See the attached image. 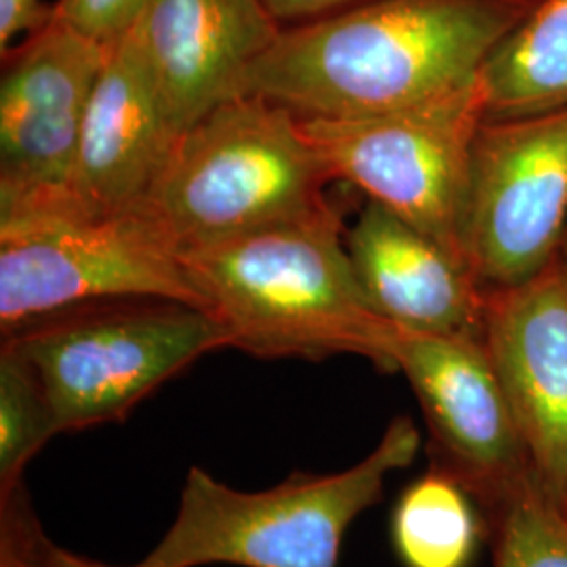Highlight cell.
<instances>
[{
	"label": "cell",
	"instance_id": "obj_1",
	"mask_svg": "<svg viewBox=\"0 0 567 567\" xmlns=\"http://www.w3.org/2000/svg\"><path fill=\"white\" fill-rule=\"evenodd\" d=\"M538 0H370L282 28L243 95L299 116L353 118L414 107L480 81L492 51Z\"/></svg>",
	"mask_w": 567,
	"mask_h": 567
},
{
	"label": "cell",
	"instance_id": "obj_2",
	"mask_svg": "<svg viewBox=\"0 0 567 567\" xmlns=\"http://www.w3.org/2000/svg\"><path fill=\"white\" fill-rule=\"evenodd\" d=\"M341 213L322 210L182 255L231 347L257 358L360 355L389 370L381 318L358 282Z\"/></svg>",
	"mask_w": 567,
	"mask_h": 567
},
{
	"label": "cell",
	"instance_id": "obj_3",
	"mask_svg": "<svg viewBox=\"0 0 567 567\" xmlns=\"http://www.w3.org/2000/svg\"><path fill=\"white\" fill-rule=\"evenodd\" d=\"M330 182L297 112L240 95L179 135L135 208L182 257L322 210Z\"/></svg>",
	"mask_w": 567,
	"mask_h": 567
},
{
	"label": "cell",
	"instance_id": "obj_4",
	"mask_svg": "<svg viewBox=\"0 0 567 567\" xmlns=\"http://www.w3.org/2000/svg\"><path fill=\"white\" fill-rule=\"evenodd\" d=\"M419 450V429L398 416L358 465L292 473L261 492L234 489L192 466L173 524L133 567H339L349 526L381 501L386 477L412 465Z\"/></svg>",
	"mask_w": 567,
	"mask_h": 567
},
{
	"label": "cell",
	"instance_id": "obj_5",
	"mask_svg": "<svg viewBox=\"0 0 567 567\" xmlns=\"http://www.w3.org/2000/svg\"><path fill=\"white\" fill-rule=\"evenodd\" d=\"M2 341L34 368L58 435L124 421L187 365L231 347L215 313L161 299L63 311Z\"/></svg>",
	"mask_w": 567,
	"mask_h": 567
},
{
	"label": "cell",
	"instance_id": "obj_6",
	"mask_svg": "<svg viewBox=\"0 0 567 567\" xmlns=\"http://www.w3.org/2000/svg\"><path fill=\"white\" fill-rule=\"evenodd\" d=\"M135 299L206 309L177 252L137 208L0 221L2 339L63 311Z\"/></svg>",
	"mask_w": 567,
	"mask_h": 567
},
{
	"label": "cell",
	"instance_id": "obj_7",
	"mask_svg": "<svg viewBox=\"0 0 567 567\" xmlns=\"http://www.w3.org/2000/svg\"><path fill=\"white\" fill-rule=\"evenodd\" d=\"M332 179L351 183L458 261L475 135L486 121L480 81L414 107L353 116H301ZM465 264V261H463Z\"/></svg>",
	"mask_w": 567,
	"mask_h": 567
},
{
	"label": "cell",
	"instance_id": "obj_8",
	"mask_svg": "<svg viewBox=\"0 0 567 567\" xmlns=\"http://www.w3.org/2000/svg\"><path fill=\"white\" fill-rule=\"evenodd\" d=\"M567 224V110L484 121L471 150L461 252L492 290L557 259Z\"/></svg>",
	"mask_w": 567,
	"mask_h": 567
},
{
	"label": "cell",
	"instance_id": "obj_9",
	"mask_svg": "<svg viewBox=\"0 0 567 567\" xmlns=\"http://www.w3.org/2000/svg\"><path fill=\"white\" fill-rule=\"evenodd\" d=\"M385 351L423 410L431 468L465 487L489 529L538 480L484 339L391 324Z\"/></svg>",
	"mask_w": 567,
	"mask_h": 567
},
{
	"label": "cell",
	"instance_id": "obj_10",
	"mask_svg": "<svg viewBox=\"0 0 567 567\" xmlns=\"http://www.w3.org/2000/svg\"><path fill=\"white\" fill-rule=\"evenodd\" d=\"M107 44L51 16L2 53L0 221L81 208L72 179Z\"/></svg>",
	"mask_w": 567,
	"mask_h": 567
},
{
	"label": "cell",
	"instance_id": "obj_11",
	"mask_svg": "<svg viewBox=\"0 0 567 567\" xmlns=\"http://www.w3.org/2000/svg\"><path fill=\"white\" fill-rule=\"evenodd\" d=\"M484 343L538 486L567 515V276L557 259L487 292Z\"/></svg>",
	"mask_w": 567,
	"mask_h": 567
},
{
	"label": "cell",
	"instance_id": "obj_12",
	"mask_svg": "<svg viewBox=\"0 0 567 567\" xmlns=\"http://www.w3.org/2000/svg\"><path fill=\"white\" fill-rule=\"evenodd\" d=\"M282 28L264 0H145L135 32L175 133L240 97Z\"/></svg>",
	"mask_w": 567,
	"mask_h": 567
},
{
	"label": "cell",
	"instance_id": "obj_13",
	"mask_svg": "<svg viewBox=\"0 0 567 567\" xmlns=\"http://www.w3.org/2000/svg\"><path fill=\"white\" fill-rule=\"evenodd\" d=\"M177 140L133 25L110 44L89 102L72 179L74 203L91 213L140 206Z\"/></svg>",
	"mask_w": 567,
	"mask_h": 567
},
{
	"label": "cell",
	"instance_id": "obj_14",
	"mask_svg": "<svg viewBox=\"0 0 567 567\" xmlns=\"http://www.w3.org/2000/svg\"><path fill=\"white\" fill-rule=\"evenodd\" d=\"M344 244L365 299L405 330L484 339L487 290L440 243L365 198Z\"/></svg>",
	"mask_w": 567,
	"mask_h": 567
},
{
	"label": "cell",
	"instance_id": "obj_15",
	"mask_svg": "<svg viewBox=\"0 0 567 567\" xmlns=\"http://www.w3.org/2000/svg\"><path fill=\"white\" fill-rule=\"evenodd\" d=\"M487 121L567 110V0H538L480 72Z\"/></svg>",
	"mask_w": 567,
	"mask_h": 567
},
{
	"label": "cell",
	"instance_id": "obj_16",
	"mask_svg": "<svg viewBox=\"0 0 567 567\" xmlns=\"http://www.w3.org/2000/svg\"><path fill=\"white\" fill-rule=\"evenodd\" d=\"M484 532L486 519L465 487L435 468L405 487L391 517L405 567H468Z\"/></svg>",
	"mask_w": 567,
	"mask_h": 567
},
{
	"label": "cell",
	"instance_id": "obj_17",
	"mask_svg": "<svg viewBox=\"0 0 567 567\" xmlns=\"http://www.w3.org/2000/svg\"><path fill=\"white\" fill-rule=\"evenodd\" d=\"M58 435L53 412L30 362L0 344V494L20 486L30 461Z\"/></svg>",
	"mask_w": 567,
	"mask_h": 567
},
{
	"label": "cell",
	"instance_id": "obj_18",
	"mask_svg": "<svg viewBox=\"0 0 567 567\" xmlns=\"http://www.w3.org/2000/svg\"><path fill=\"white\" fill-rule=\"evenodd\" d=\"M494 567H567V515L534 482L489 526Z\"/></svg>",
	"mask_w": 567,
	"mask_h": 567
},
{
	"label": "cell",
	"instance_id": "obj_19",
	"mask_svg": "<svg viewBox=\"0 0 567 567\" xmlns=\"http://www.w3.org/2000/svg\"><path fill=\"white\" fill-rule=\"evenodd\" d=\"M0 567H114L53 543L20 486L0 494ZM133 567V566H131Z\"/></svg>",
	"mask_w": 567,
	"mask_h": 567
},
{
	"label": "cell",
	"instance_id": "obj_20",
	"mask_svg": "<svg viewBox=\"0 0 567 567\" xmlns=\"http://www.w3.org/2000/svg\"><path fill=\"white\" fill-rule=\"evenodd\" d=\"M143 4L145 0H58L53 11L82 34L110 47L140 20Z\"/></svg>",
	"mask_w": 567,
	"mask_h": 567
},
{
	"label": "cell",
	"instance_id": "obj_21",
	"mask_svg": "<svg viewBox=\"0 0 567 567\" xmlns=\"http://www.w3.org/2000/svg\"><path fill=\"white\" fill-rule=\"evenodd\" d=\"M51 16L53 7L42 0H0V51H9L20 34L39 30Z\"/></svg>",
	"mask_w": 567,
	"mask_h": 567
},
{
	"label": "cell",
	"instance_id": "obj_22",
	"mask_svg": "<svg viewBox=\"0 0 567 567\" xmlns=\"http://www.w3.org/2000/svg\"><path fill=\"white\" fill-rule=\"evenodd\" d=\"M269 13L280 25H299L307 21L322 20L370 0H264Z\"/></svg>",
	"mask_w": 567,
	"mask_h": 567
},
{
	"label": "cell",
	"instance_id": "obj_23",
	"mask_svg": "<svg viewBox=\"0 0 567 567\" xmlns=\"http://www.w3.org/2000/svg\"><path fill=\"white\" fill-rule=\"evenodd\" d=\"M557 264L561 265V269L566 271L567 276V224L564 236H561V243H559V250H557Z\"/></svg>",
	"mask_w": 567,
	"mask_h": 567
}]
</instances>
